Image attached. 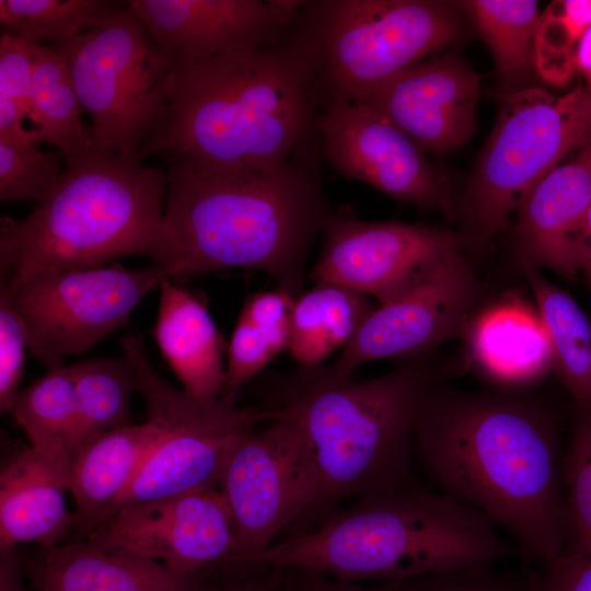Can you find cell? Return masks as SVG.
I'll return each mask as SVG.
<instances>
[{
	"instance_id": "obj_1",
	"label": "cell",
	"mask_w": 591,
	"mask_h": 591,
	"mask_svg": "<svg viewBox=\"0 0 591 591\" xmlns=\"http://www.w3.org/2000/svg\"><path fill=\"white\" fill-rule=\"evenodd\" d=\"M525 390L436 384L422 404L414 460L436 490L503 529L548 565L567 542L564 449L553 410Z\"/></svg>"
},
{
	"instance_id": "obj_2",
	"label": "cell",
	"mask_w": 591,
	"mask_h": 591,
	"mask_svg": "<svg viewBox=\"0 0 591 591\" xmlns=\"http://www.w3.org/2000/svg\"><path fill=\"white\" fill-rule=\"evenodd\" d=\"M164 153L163 241L152 264L170 279L256 269L298 297L308 253L332 210L316 158L253 167Z\"/></svg>"
},
{
	"instance_id": "obj_3",
	"label": "cell",
	"mask_w": 591,
	"mask_h": 591,
	"mask_svg": "<svg viewBox=\"0 0 591 591\" xmlns=\"http://www.w3.org/2000/svg\"><path fill=\"white\" fill-rule=\"evenodd\" d=\"M165 120L139 160L175 152L199 161L267 166L316 158L322 99L316 44L302 13L282 40L174 69Z\"/></svg>"
},
{
	"instance_id": "obj_4",
	"label": "cell",
	"mask_w": 591,
	"mask_h": 591,
	"mask_svg": "<svg viewBox=\"0 0 591 591\" xmlns=\"http://www.w3.org/2000/svg\"><path fill=\"white\" fill-rule=\"evenodd\" d=\"M428 356L363 381L324 363L262 372L253 381L255 405L296 420L312 449L320 493L301 521L321 522L348 498L414 484L417 419L430 390L442 382Z\"/></svg>"
},
{
	"instance_id": "obj_5",
	"label": "cell",
	"mask_w": 591,
	"mask_h": 591,
	"mask_svg": "<svg viewBox=\"0 0 591 591\" xmlns=\"http://www.w3.org/2000/svg\"><path fill=\"white\" fill-rule=\"evenodd\" d=\"M482 513L414 484L362 496L309 531L228 565L315 570L348 582H391L496 565L518 553Z\"/></svg>"
},
{
	"instance_id": "obj_6",
	"label": "cell",
	"mask_w": 591,
	"mask_h": 591,
	"mask_svg": "<svg viewBox=\"0 0 591 591\" xmlns=\"http://www.w3.org/2000/svg\"><path fill=\"white\" fill-rule=\"evenodd\" d=\"M166 171L92 144L67 161L54 190L21 220L0 222V280L158 257Z\"/></svg>"
},
{
	"instance_id": "obj_7",
	"label": "cell",
	"mask_w": 591,
	"mask_h": 591,
	"mask_svg": "<svg viewBox=\"0 0 591 591\" xmlns=\"http://www.w3.org/2000/svg\"><path fill=\"white\" fill-rule=\"evenodd\" d=\"M591 144V92L556 96L529 88L508 95L465 189L466 243L487 245L530 192L572 153Z\"/></svg>"
},
{
	"instance_id": "obj_8",
	"label": "cell",
	"mask_w": 591,
	"mask_h": 591,
	"mask_svg": "<svg viewBox=\"0 0 591 591\" xmlns=\"http://www.w3.org/2000/svg\"><path fill=\"white\" fill-rule=\"evenodd\" d=\"M120 345L134 370L136 392L144 401L147 420L159 433L99 524L129 506L218 486L221 467L236 440L277 416L256 405L241 407L227 395L193 396L155 371L139 335H125Z\"/></svg>"
},
{
	"instance_id": "obj_9",
	"label": "cell",
	"mask_w": 591,
	"mask_h": 591,
	"mask_svg": "<svg viewBox=\"0 0 591 591\" xmlns=\"http://www.w3.org/2000/svg\"><path fill=\"white\" fill-rule=\"evenodd\" d=\"M302 19L316 44L326 104L361 100L461 32L451 7L432 0L305 1Z\"/></svg>"
},
{
	"instance_id": "obj_10",
	"label": "cell",
	"mask_w": 591,
	"mask_h": 591,
	"mask_svg": "<svg viewBox=\"0 0 591 591\" xmlns=\"http://www.w3.org/2000/svg\"><path fill=\"white\" fill-rule=\"evenodd\" d=\"M50 46L90 116L92 146L139 160L165 120L173 67L127 1L103 25Z\"/></svg>"
},
{
	"instance_id": "obj_11",
	"label": "cell",
	"mask_w": 591,
	"mask_h": 591,
	"mask_svg": "<svg viewBox=\"0 0 591 591\" xmlns=\"http://www.w3.org/2000/svg\"><path fill=\"white\" fill-rule=\"evenodd\" d=\"M167 278L157 265L43 271L0 280L20 317L27 349L48 371L128 323L141 300Z\"/></svg>"
},
{
	"instance_id": "obj_12",
	"label": "cell",
	"mask_w": 591,
	"mask_h": 591,
	"mask_svg": "<svg viewBox=\"0 0 591 591\" xmlns=\"http://www.w3.org/2000/svg\"><path fill=\"white\" fill-rule=\"evenodd\" d=\"M218 487L235 537L234 555L223 565L270 546L282 529L306 515L320 493L313 452L298 422L277 414L240 437L221 467Z\"/></svg>"
},
{
	"instance_id": "obj_13",
	"label": "cell",
	"mask_w": 591,
	"mask_h": 591,
	"mask_svg": "<svg viewBox=\"0 0 591 591\" xmlns=\"http://www.w3.org/2000/svg\"><path fill=\"white\" fill-rule=\"evenodd\" d=\"M323 246L310 273L384 304L430 275L460 250L450 231L418 223L366 221L347 207L331 210Z\"/></svg>"
},
{
	"instance_id": "obj_14",
	"label": "cell",
	"mask_w": 591,
	"mask_h": 591,
	"mask_svg": "<svg viewBox=\"0 0 591 591\" xmlns=\"http://www.w3.org/2000/svg\"><path fill=\"white\" fill-rule=\"evenodd\" d=\"M85 540L101 548L157 560L183 575L221 566L235 552L231 512L218 486L126 507Z\"/></svg>"
},
{
	"instance_id": "obj_15",
	"label": "cell",
	"mask_w": 591,
	"mask_h": 591,
	"mask_svg": "<svg viewBox=\"0 0 591 591\" xmlns=\"http://www.w3.org/2000/svg\"><path fill=\"white\" fill-rule=\"evenodd\" d=\"M478 283L457 250L409 290L379 304L332 366L341 376L371 361L430 354L463 335L477 299Z\"/></svg>"
},
{
	"instance_id": "obj_16",
	"label": "cell",
	"mask_w": 591,
	"mask_h": 591,
	"mask_svg": "<svg viewBox=\"0 0 591 591\" xmlns=\"http://www.w3.org/2000/svg\"><path fill=\"white\" fill-rule=\"evenodd\" d=\"M321 153L343 177L422 209L452 215L447 181L385 117L357 101H333L318 118Z\"/></svg>"
},
{
	"instance_id": "obj_17",
	"label": "cell",
	"mask_w": 591,
	"mask_h": 591,
	"mask_svg": "<svg viewBox=\"0 0 591 591\" xmlns=\"http://www.w3.org/2000/svg\"><path fill=\"white\" fill-rule=\"evenodd\" d=\"M300 0H129L174 69L276 43L296 28Z\"/></svg>"
},
{
	"instance_id": "obj_18",
	"label": "cell",
	"mask_w": 591,
	"mask_h": 591,
	"mask_svg": "<svg viewBox=\"0 0 591 591\" xmlns=\"http://www.w3.org/2000/svg\"><path fill=\"white\" fill-rule=\"evenodd\" d=\"M477 96V76L447 54L403 69L357 102L385 117L422 151L441 153L470 140Z\"/></svg>"
},
{
	"instance_id": "obj_19",
	"label": "cell",
	"mask_w": 591,
	"mask_h": 591,
	"mask_svg": "<svg viewBox=\"0 0 591 591\" xmlns=\"http://www.w3.org/2000/svg\"><path fill=\"white\" fill-rule=\"evenodd\" d=\"M590 204L591 144L549 172L521 204L512 230L518 262L575 278Z\"/></svg>"
},
{
	"instance_id": "obj_20",
	"label": "cell",
	"mask_w": 591,
	"mask_h": 591,
	"mask_svg": "<svg viewBox=\"0 0 591 591\" xmlns=\"http://www.w3.org/2000/svg\"><path fill=\"white\" fill-rule=\"evenodd\" d=\"M72 455L62 447L31 445L0 472V552L23 543L51 547L73 532L67 505Z\"/></svg>"
},
{
	"instance_id": "obj_21",
	"label": "cell",
	"mask_w": 591,
	"mask_h": 591,
	"mask_svg": "<svg viewBox=\"0 0 591 591\" xmlns=\"http://www.w3.org/2000/svg\"><path fill=\"white\" fill-rule=\"evenodd\" d=\"M24 570L33 591H218L201 573L183 575L86 540L40 547Z\"/></svg>"
},
{
	"instance_id": "obj_22",
	"label": "cell",
	"mask_w": 591,
	"mask_h": 591,
	"mask_svg": "<svg viewBox=\"0 0 591 591\" xmlns=\"http://www.w3.org/2000/svg\"><path fill=\"white\" fill-rule=\"evenodd\" d=\"M462 336L472 367L500 389L526 390L554 371L538 312L518 296L472 315Z\"/></svg>"
},
{
	"instance_id": "obj_23",
	"label": "cell",
	"mask_w": 591,
	"mask_h": 591,
	"mask_svg": "<svg viewBox=\"0 0 591 591\" xmlns=\"http://www.w3.org/2000/svg\"><path fill=\"white\" fill-rule=\"evenodd\" d=\"M153 336L183 390L196 397L225 393L227 346L207 304L196 294L164 278Z\"/></svg>"
},
{
	"instance_id": "obj_24",
	"label": "cell",
	"mask_w": 591,
	"mask_h": 591,
	"mask_svg": "<svg viewBox=\"0 0 591 591\" xmlns=\"http://www.w3.org/2000/svg\"><path fill=\"white\" fill-rule=\"evenodd\" d=\"M150 421L92 434L77 447L70 472L73 541L85 540L123 493L158 438Z\"/></svg>"
},
{
	"instance_id": "obj_25",
	"label": "cell",
	"mask_w": 591,
	"mask_h": 591,
	"mask_svg": "<svg viewBox=\"0 0 591 591\" xmlns=\"http://www.w3.org/2000/svg\"><path fill=\"white\" fill-rule=\"evenodd\" d=\"M379 304L358 291L317 282L296 298L290 357L301 367H313L354 337Z\"/></svg>"
},
{
	"instance_id": "obj_26",
	"label": "cell",
	"mask_w": 591,
	"mask_h": 591,
	"mask_svg": "<svg viewBox=\"0 0 591 591\" xmlns=\"http://www.w3.org/2000/svg\"><path fill=\"white\" fill-rule=\"evenodd\" d=\"M547 333L554 372L573 402H591V323L577 302L540 269L519 263Z\"/></svg>"
},
{
	"instance_id": "obj_27",
	"label": "cell",
	"mask_w": 591,
	"mask_h": 591,
	"mask_svg": "<svg viewBox=\"0 0 591 591\" xmlns=\"http://www.w3.org/2000/svg\"><path fill=\"white\" fill-rule=\"evenodd\" d=\"M33 125L38 142L58 147L67 161L91 144L90 128L82 123L83 106L61 54L39 44L31 88Z\"/></svg>"
},
{
	"instance_id": "obj_28",
	"label": "cell",
	"mask_w": 591,
	"mask_h": 591,
	"mask_svg": "<svg viewBox=\"0 0 591 591\" xmlns=\"http://www.w3.org/2000/svg\"><path fill=\"white\" fill-rule=\"evenodd\" d=\"M488 45L501 80L515 82L535 68V38L541 14L532 0L460 2Z\"/></svg>"
},
{
	"instance_id": "obj_29",
	"label": "cell",
	"mask_w": 591,
	"mask_h": 591,
	"mask_svg": "<svg viewBox=\"0 0 591 591\" xmlns=\"http://www.w3.org/2000/svg\"><path fill=\"white\" fill-rule=\"evenodd\" d=\"M71 367L78 413L77 447L92 434L131 425L135 374L125 356L86 359Z\"/></svg>"
},
{
	"instance_id": "obj_30",
	"label": "cell",
	"mask_w": 591,
	"mask_h": 591,
	"mask_svg": "<svg viewBox=\"0 0 591 591\" xmlns=\"http://www.w3.org/2000/svg\"><path fill=\"white\" fill-rule=\"evenodd\" d=\"M126 5L116 0H0L3 32L49 45L99 27Z\"/></svg>"
},
{
	"instance_id": "obj_31",
	"label": "cell",
	"mask_w": 591,
	"mask_h": 591,
	"mask_svg": "<svg viewBox=\"0 0 591 591\" xmlns=\"http://www.w3.org/2000/svg\"><path fill=\"white\" fill-rule=\"evenodd\" d=\"M26 432L32 445L77 449L78 413L71 366L48 371L20 390L8 412Z\"/></svg>"
},
{
	"instance_id": "obj_32",
	"label": "cell",
	"mask_w": 591,
	"mask_h": 591,
	"mask_svg": "<svg viewBox=\"0 0 591 591\" xmlns=\"http://www.w3.org/2000/svg\"><path fill=\"white\" fill-rule=\"evenodd\" d=\"M567 542L563 555L591 556V402H573L564 449Z\"/></svg>"
},
{
	"instance_id": "obj_33",
	"label": "cell",
	"mask_w": 591,
	"mask_h": 591,
	"mask_svg": "<svg viewBox=\"0 0 591 591\" xmlns=\"http://www.w3.org/2000/svg\"><path fill=\"white\" fill-rule=\"evenodd\" d=\"M591 25V0L554 1L541 14L535 69L552 84H566L576 71L579 43Z\"/></svg>"
},
{
	"instance_id": "obj_34",
	"label": "cell",
	"mask_w": 591,
	"mask_h": 591,
	"mask_svg": "<svg viewBox=\"0 0 591 591\" xmlns=\"http://www.w3.org/2000/svg\"><path fill=\"white\" fill-rule=\"evenodd\" d=\"M63 170L32 146L0 141V200L43 201L57 186Z\"/></svg>"
},
{
	"instance_id": "obj_35",
	"label": "cell",
	"mask_w": 591,
	"mask_h": 591,
	"mask_svg": "<svg viewBox=\"0 0 591 591\" xmlns=\"http://www.w3.org/2000/svg\"><path fill=\"white\" fill-rule=\"evenodd\" d=\"M496 565L409 579V591H545L543 573Z\"/></svg>"
},
{
	"instance_id": "obj_36",
	"label": "cell",
	"mask_w": 591,
	"mask_h": 591,
	"mask_svg": "<svg viewBox=\"0 0 591 591\" xmlns=\"http://www.w3.org/2000/svg\"><path fill=\"white\" fill-rule=\"evenodd\" d=\"M225 393L253 382L278 354L269 338L250 320L240 315L227 346Z\"/></svg>"
},
{
	"instance_id": "obj_37",
	"label": "cell",
	"mask_w": 591,
	"mask_h": 591,
	"mask_svg": "<svg viewBox=\"0 0 591 591\" xmlns=\"http://www.w3.org/2000/svg\"><path fill=\"white\" fill-rule=\"evenodd\" d=\"M38 45L5 32L0 37V95L10 99L31 121V88Z\"/></svg>"
},
{
	"instance_id": "obj_38",
	"label": "cell",
	"mask_w": 591,
	"mask_h": 591,
	"mask_svg": "<svg viewBox=\"0 0 591 591\" xmlns=\"http://www.w3.org/2000/svg\"><path fill=\"white\" fill-rule=\"evenodd\" d=\"M27 341L24 326L0 293V412L8 413L24 373Z\"/></svg>"
},
{
	"instance_id": "obj_39",
	"label": "cell",
	"mask_w": 591,
	"mask_h": 591,
	"mask_svg": "<svg viewBox=\"0 0 591 591\" xmlns=\"http://www.w3.org/2000/svg\"><path fill=\"white\" fill-rule=\"evenodd\" d=\"M296 298L279 287L253 293L246 298L240 313L266 334L278 355L289 345Z\"/></svg>"
},
{
	"instance_id": "obj_40",
	"label": "cell",
	"mask_w": 591,
	"mask_h": 591,
	"mask_svg": "<svg viewBox=\"0 0 591 591\" xmlns=\"http://www.w3.org/2000/svg\"><path fill=\"white\" fill-rule=\"evenodd\" d=\"M279 591H409V579L368 584L338 580L315 570L281 568Z\"/></svg>"
},
{
	"instance_id": "obj_41",
	"label": "cell",
	"mask_w": 591,
	"mask_h": 591,
	"mask_svg": "<svg viewBox=\"0 0 591 591\" xmlns=\"http://www.w3.org/2000/svg\"><path fill=\"white\" fill-rule=\"evenodd\" d=\"M545 591H591V556L561 555L546 565Z\"/></svg>"
},
{
	"instance_id": "obj_42",
	"label": "cell",
	"mask_w": 591,
	"mask_h": 591,
	"mask_svg": "<svg viewBox=\"0 0 591 591\" xmlns=\"http://www.w3.org/2000/svg\"><path fill=\"white\" fill-rule=\"evenodd\" d=\"M236 573L218 591H279L281 568L262 564H239Z\"/></svg>"
},
{
	"instance_id": "obj_43",
	"label": "cell",
	"mask_w": 591,
	"mask_h": 591,
	"mask_svg": "<svg viewBox=\"0 0 591 591\" xmlns=\"http://www.w3.org/2000/svg\"><path fill=\"white\" fill-rule=\"evenodd\" d=\"M24 120L18 106L7 96L0 95V141L20 147L37 143V129H26Z\"/></svg>"
},
{
	"instance_id": "obj_44",
	"label": "cell",
	"mask_w": 591,
	"mask_h": 591,
	"mask_svg": "<svg viewBox=\"0 0 591 591\" xmlns=\"http://www.w3.org/2000/svg\"><path fill=\"white\" fill-rule=\"evenodd\" d=\"M22 559L14 551L0 552V591H33Z\"/></svg>"
},
{
	"instance_id": "obj_45",
	"label": "cell",
	"mask_w": 591,
	"mask_h": 591,
	"mask_svg": "<svg viewBox=\"0 0 591 591\" xmlns=\"http://www.w3.org/2000/svg\"><path fill=\"white\" fill-rule=\"evenodd\" d=\"M576 70L582 74L591 92V25L583 34L576 55Z\"/></svg>"
},
{
	"instance_id": "obj_46",
	"label": "cell",
	"mask_w": 591,
	"mask_h": 591,
	"mask_svg": "<svg viewBox=\"0 0 591 591\" xmlns=\"http://www.w3.org/2000/svg\"><path fill=\"white\" fill-rule=\"evenodd\" d=\"M581 271L584 275L591 296V204L588 211L581 245Z\"/></svg>"
}]
</instances>
